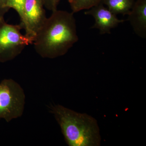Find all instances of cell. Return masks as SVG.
<instances>
[{"label":"cell","instance_id":"cell-1","mask_svg":"<svg viewBox=\"0 0 146 146\" xmlns=\"http://www.w3.org/2000/svg\"><path fill=\"white\" fill-rule=\"evenodd\" d=\"M78 40L74 13L57 9L42 24L33 44L41 57L54 58L66 54Z\"/></svg>","mask_w":146,"mask_h":146},{"label":"cell","instance_id":"cell-2","mask_svg":"<svg viewBox=\"0 0 146 146\" xmlns=\"http://www.w3.org/2000/svg\"><path fill=\"white\" fill-rule=\"evenodd\" d=\"M70 146H99L100 129L97 120L86 113L76 112L60 105L50 107Z\"/></svg>","mask_w":146,"mask_h":146},{"label":"cell","instance_id":"cell-3","mask_svg":"<svg viewBox=\"0 0 146 146\" xmlns=\"http://www.w3.org/2000/svg\"><path fill=\"white\" fill-rule=\"evenodd\" d=\"M21 23L10 25L4 19H0V62L13 60L21 54L26 47L33 43V40L23 35Z\"/></svg>","mask_w":146,"mask_h":146},{"label":"cell","instance_id":"cell-4","mask_svg":"<svg viewBox=\"0 0 146 146\" xmlns=\"http://www.w3.org/2000/svg\"><path fill=\"white\" fill-rule=\"evenodd\" d=\"M25 96L19 84L12 79H4L0 83V118L9 122L21 117L25 107Z\"/></svg>","mask_w":146,"mask_h":146},{"label":"cell","instance_id":"cell-5","mask_svg":"<svg viewBox=\"0 0 146 146\" xmlns=\"http://www.w3.org/2000/svg\"><path fill=\"white\" fill-rule=\"evenodd\" d=\"M44 7V0H26L24 20L21 24L25 35L33 42L36 32L47 18Z\"/></svg>","mask_w":146,"mask_h":146},{"label":"cell","instance_id":"cell-6","mask_svg":"<svg viewBox=\"0 0 146 146\" xmlns=\"http://www.w3.org/2000/svg\"><path fill=\"white\" fill-rule=\"evenodd\" d=\"M84 14L94 17L95 23L91 28L98 29L101 35L110 34L111 29L125 21L118 18L102 2L86 10Z\"/></svg>","mask_w":146,"mask_h":146},{"label":"cell","instance_id":"cell-7","mask_svg":"<svg viewBox=\"0 0 146 146\" xmlns=\"http://www.w3.org/2000/svg\"><path fill=\"white\" fill-rule=\"evenodd\" d=\"M127 15V21L135 34L146 39V0H135L133 7Z\"/></svg>","mask_w":146,"mask_h":146},{"label":"cell","instance_id":"cell-8","mask_svg":"<svg viewBox=\"0 0 146 146\" xmlns=\"http://www.w3.org/2000/svg\"><path fill=\"white\" fill-rule=\"evenodd\" d=\"M101 2L115 15L125 16L130 12L135 0H102Z\"/></svg>","mask_w":146,"mask_h":146},{"label":"cell","instance_id":"cell-9","mask_svg":"<svg viewBox=\"0 0 146 146\" xmlns=\"http://www.w3.org/2000/svg\"><path fill=\"white\" fill-rule=\"evenodd\" d=\"M102 0H68L72 12L74 13L87 10L101 2Z\"/></svg>","mask_w":146,"mask_h":146},{"label":"cell","instance_id":"cell-10","mask_svg":"<svg viewBox=\"0 0 146 146\" xmlns=\"http://www.w3.org/2000/svg\"><path fill=\"white\" fill-rule=\"evenodd\" d=\"M26 0H7V6L9 9H14L18 13L21 19V23L23 21L24 9Z\"/></svg>","mask_w":146,"mask_h":146},{"label":"cell","instance_id":"cell-11","mask_svg":"<svg viewBox=\"0 0 146 146\" xmlns=\"http://www.w3.org/2000/svg\"><path fill=\"white\" fill-rule=\"evenodd\" d=\"M44 7L48 10L54 11L57 10V6L61 0H44Z\"/></svg>","mask_w":146,"mask_h":146},{"label":"cell","instance_id":"cell-12","mask_svg":"<svg viewBox=\"0 0 146 146\" xmlns=\"http://www.w3.org/2000/svg\"><path fill=\"white\" fill-rule=\"evenodd\" d=\"M7 0H0V19H4L5 15L9 10L7 6Z\"/></svg>","mask_w":146,"mask_h":146}]
</instances>
